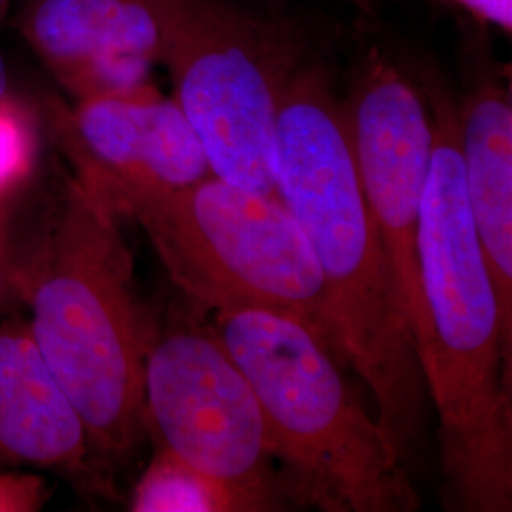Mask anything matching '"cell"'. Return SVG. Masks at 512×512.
<instances>
[{"label": "cell", "instance_id": "cell-9", "mask_svg": "<svg viewBox=\"0 0 512 512\" xmlns=\"http://www.w3.org/2000/svg\"><path fill=\"white\" fill-rule=\"evenodd\" d=\"M76 177L110 192L129 186L181 188L213 175L205 150L175 97L152 86L76 101L57 112Z\"/></svg>", "mask_w": 512, "mask_h": 512}, {"label": "cell", "instance_id": "cell-10", "mask_svg": "<svg viewBox=\"0 0 512 512\" xmlns=\"http://www.w3.org/2000/svg\"><path fill=\"white\" fill-rule=\"evenodd\" d=\"M16 25L76 101L139 92L160 63L154 0H21Z\"/></svg>", "mask_w": 512, "mask_h": 512}, {"label": "cell", "instance_id": "cell-14", "mask_svg": "<svg viewBox=\"0 0 512 512\" xmlns=\"http://www.w3.org/2000/svg\"><path fill=\"white\" fill-rule=\"evenodd\" d=\"M35 162V135L27 114L8 97L0 101V198L23 183Z\"/></svg>", "mask_w": 512, "mask_h": 512}, {"label": "cell", "instance_id": "cell-16", "mask_svg": "<svg viewBox=\"0 0 512 512\" xmlns=\"http://www.w3.org/2000/svg\"><path fill=\"white\" fill-rule=\"evenodd\" d=\"M444 2L456 4L476 19L499 27L507 35L511 33L512 0H444Z\"/></svg>", "mask_w": 512, "mask_h": 512}, {"label": "cell", "instance_id": "cell-2", "mask_svg": "<svg viewBox=\"0 0 512 512\" xmlns=\"http://www.w3.org/2000/svg\"><path fill=\"white\" fill-rule=\"evenodd\" d=\"M433 152L418 224L425 334L423 378L439 412L442 469L463 511L512 505V368L505 359L494 281L469 203L458 105L425 84Z\"/></svg>", "mask_w": 512, "mask_h": 512}, {"label": "cell", "instance_id": "cell-15", "mask_svg": "<svg viewBox=\"0 0 512 512\" xmlns=\"http://www.w3.org/2000/svg\"><path fill=\"white\" fill-rule=\"evenodd\" d=\"M48 499L42 476L0 467V512H37Z\"/></svg>", "mask_w": 512, "mask_h": 512}, {"label": "cell", "instance_id": "cell-17", "mask_svg": "<svg viewBox=\"0 0 512 512\" xmlns=\"http://www.w3.org/2000/svg\"><path fill=\"white\" fill-rule=\"evenodd\" d=\"M19 294H23L19 277L0 266V317L8 315V308L16 302Z\"/></svg>", "mask_w": 512, "mask_h": 512}, {"label": "cell", "instance_id": "cell-18", "mask_svg": "<svg viewBox=\"0 0 512 512\" xmlns=\"http://www.w3.org/2000/svg\"><path fill=\"white\" fill-rule=\"evenodd\" d=\"M10 97V71L6 59L0 54V101Z\"/></svg>", "mask_w": 512, "mask_h": 512}, {"label": "cell", "instance_id": "cell-19", "mask_svg": "<svg viewBox=\"0 0 512 512\" xmlns=\"http://www.w3.org/2000/svg\"><path fill=\"white\" fill-rule=\"evenodd\" d=\"M10 4H12V0H0V18L6 14V10H8Z\"/></svg>", "mask_w": 512, "mask_h": 512}, {"label": "cell", "instance_id": "cell-7", "mask_svg": "<svg viewBox=\"0 0 512 512\" xmlns=\"http://www.w3.org/2000/svg\"><path fill=\"white\" fill-rule=\"evenodd\" d=\"M145 416L164 448L274 509L272 452L255 389L213 329H173L145 355Z\"/></svg>", "mask_w": 512, "mask_h": 512}, {"label": "cell", "instance_id": "cell-13", "mask_svg": "<svg viewBox=\"0 0 512 512\" xmlns=\"http://www.w3.org/2000/svg\"><path fill=\"white\" fill-rule=\"evenodd\" d=\"M129 511H258V507L251 497L203 475L171 450L162 448L137 482Z\"/></svg>", "mask_w": 512, "mask_h": 512}, {"label": "cell", "instance_id": "cell-8", "mask_svg": "<svg viewBox=\"0 0 512 512\" xmlns=\"http://www.w3.org/2000/svg\"><path fill=\"white\" fill-rule=\"evenodd\" d=\"M342 109L359 183L418 346L425 334L418 224L433 152L431 109L423 90L380 50L366 55Z\"/></svg>", "mask_w": 512, "mask_h": 512}, {"label": "cell", "instance_id": "cell-11", "mask_svg": "<svg viewBox=\"0 0 512 512\" xmlns=\"http://www.w3.org/2000/svg\"><path fill=\"white\" fill-rule=\"evenodd\" d=\"M458 118L467 194L512 366V105L511 90L494 67H473Z\"/></svg>", "mask_w": 512, "mask_h": 512}, {"label": "cell", "instance_id": "cell-12", "mask_svg": "<svg viewBox=\"0 0 512 512\" xmlns=\"http://www.w3.org/2000/svg\"><path fill=\"white\" fill-rule=\"evenodd\" d=\"M88 456L84 423L40 357L29 325L0 317V467L78 473Z\"/></svg>", "mask_w": 512, "mask_h": 512}, {"label": "cell", "instance_id": "cell-5", "mask_svg": "<svg viewBox=\"0 0 512 512\" xmlns=\"http://www.w3.org/2000/svg\"><path fill=\"white\" fill-rule=\"evenodd\" d=\"M103 194L143 228L171 281L196 302L217 313H285L330 338L323 275L279 198L217 175L181 188L129 186Z\"/></svg>", "mask_w": 512, "mask_h": 512}, {"label": "cell", "instance_id": "cell-4", "mask_svg": "<svg viewBox=\"0 0 512 512\" xmlns=\"http://www.w3.org/2000/svg\"><path fill=\"white\" fill-rule=\"evenodd\" d=\"M213 332L255 389L268 448L298 503L327 512L420 507L395 442L366 410L330 338L268 310L219 311Z\"/></svg>", "mask_w": 512, "mask_h": 512}, {"label": "cell", "instance_id": "cell-6", "mask_svg": "<svg viewBox=\"0 0 512 512\" xmlns=\"http://www.w3.org/2000/svg\"><path fill=\"white\" fill-rule=\"evenodd\" d=\"M160 63L202 143L213 175L279 198L275 129L300 65L291 27L230 0H154ZM281 200V198H279Z\"/></svg>", "mask_w": 512, "mask_h": 512}, {"label": "cell", "instance_id": "cell-3", "mask_svg": "<svg viewBox=\"0 0 512 512\" xmlns=\"http://www.w3.org/2000/svg\"><path fill=\"white\" fill-rule=\"evenodd\" d=\"M120 213L76 175L63 186L37 266L21 283L40 357L84 423L90 452L122 458L145 420L148 340Z\"/></svg>", "mask_w": 512, "mask_h": 512}, {"label": "cell", "instance_id": "cell-1", "mask_svg": "<svg viewBox=\"0 0 512 512\" xmlns=\"http://www.w3.org/2000/svg\"><path fill=\"white\" fill-rule=\"evenodd\" d=\"M275 179L323 275L330 338L368 387L404 463L412 461L425 433L427 384L359 183L344 109L317 67H300L283 95Z\"/></svg>", "mask_w": 512, "mask_h": 512}]
</instances>
